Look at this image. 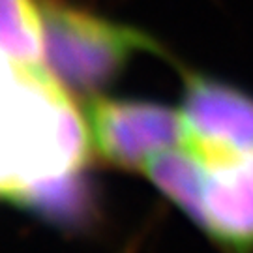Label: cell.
Here are the masks:
<instances>
[{
	"label": "cell",
	"mask_w": 253,
	"mask_h": 253,
	"mask_svg": "<svg viewBox=\"0 0 253 253\" xmlns=\"http://www.w3.org/2000/svg\"><path fill=\"white\" fill-rule=\"evenodd\" d=\"M143 174L216 252L253 253V137H182Z\"/></svg>",
	"instance_id": "6da1fadb"
},
{
	"label": "cell",
	"mask_w": 253,
	"mask_h": 253,
	"mask_svg": "<svg viewBox=\"0 0 253 253\" xmlns=\"http://www.w3.org/2000/svg\"><path fill=\"white\" fill-rule=\"evenodd\" d=\"M47 72L64 88L96 94L137 53L163 54L162 45L139 28L113 23L64 0H40Z\"/></svg>",
	"instance_id": "7a4b0ae2"
},
{
	"label": "cell",
	"mask_w": 253,
	"mask_h": 253,
	"mask_svg": "<svg viewBox=\"0 0 253 253\" xmlns=\"http://www.w3.org/2000/svg\"><path fill=\"white\" fill-rule=\"evenodd\" d=\"M84 117L94 150L124 171L143 174L146 163L182 139L178 107L156 101L94 98Z\"/></svg>",
	"instance_id": "3957f363"
},
{
	"label": "cell",
	"mask_w": 253,
	"mask_h": 253,
	"mask_svg": "<svg viewBox=\"0 0 253 253\" xmlns=\"http://www.w3.org/2000/svg\"><path fill=\"white\" fill-rule=\"evenodd\" d=\"M0 51L17 68H42L45 34L40 0H0Z\"/></svg>",
	"instance_id": "277c9868"
}]
</instances>
